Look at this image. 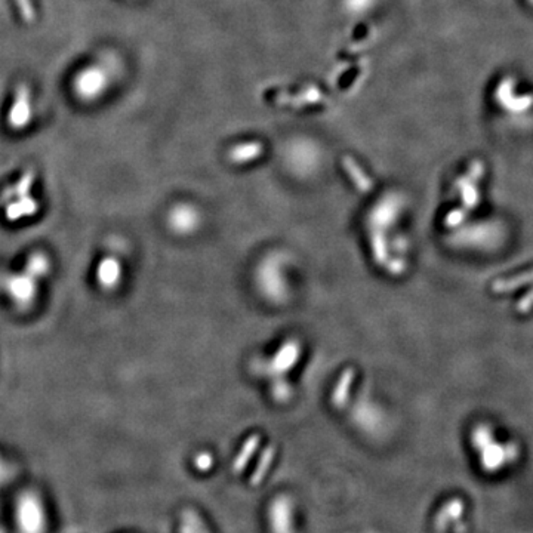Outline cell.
<instances>
[{"mask_svg":"<svg viewBox=\"0 0 533 533\" xmlns=\"http://www.w3.org/2000/svg\"><path fill=\"white\" fill-rule=\"evenodd\" d=\"M120 272H121L120 262L116 258L109 256V258L102 259V262L98 266V274H96L101 288H104V289L114 288L117 282L120 280Z\"/></svg>","mask_w":533,"mask_h":533,"instance_id":"10","label":"cell"},{"mask_svg":"<svg viewBox=\"0 0 533 533\" xmlns=\"http://www.w3.org/2000/svg\"><path fill=\"white\" fill-rule=\"evenodd\" d=\"M272 533H295L294 532V501L280 495L272 501L266 512Z\"/></svg>","mask_w":533,"mask_h":533,"instance_id":"7","label":"cell"},{"mask_svg":"<svg viewBox=\"0 0 533 533\" xmlns=\"http://www.w3.org/2000/svg\"><path fill=\"white\" fill-rule=\"evenodd\" d=\"M356 378V371L353 367H348L341 374L339 381L334 389V396H332V403L335 407L341 409L347 403L348 396H350V387Z\"/></svg>","mask_w":533,"mask_h":533,"instance_id":"14","label":"cell"},{"mask_svg":"<svg viewBox=\"0 0 533 533\" xmlns=\"http://www.w3.org/2000/svg\"><path fill=\"white\" fill-rule=\"evenodd\" d=\"M33 184V174L27 172L26 175L21 176L14 187H11V194L18 196L16 201H8L6 204V216L11 221H16L23 216L33 215L36 212L37 204L36 201L30 197L29 190Z\"/></svg>","mask_w":533,"mask_h":533,"instance_id":"6","label":"cell"},{"mask_svg":"<svg viewBox=\"0 0 533 533\" xmlns=\"http://www.w3.org/2000/svg\"><path fill=\"white\" fill-rule=\"evenodd\" d=\"M514 88H516V80L512 77H505L501 80L499 86L497 88V92H495V99L498 104L509 111V113H514V114H520V113H524L527 110L532 109L533 106V95L532 94H526V95H522V96H516L514 94Z\"/></svg>","mask_w":533,"mask_h":533,"instance_id":"8","label":"cell"},{"mask_svg":"<svg viewBox=\"0 0 533 533\" xmlns=\"http://www.w3.org/2000/svg\"><path fill=\"white\" fill-rule=\"evenodd\" d=\"M467 215H468V212L464 208H458V209L450 211L444 218V225L449 229H455L465 221Z\"/></svg>","mask_w":533,"mask_h":533,"instance_id":"22","label":"cell"},{"mask_svg":"<svg viewBox=\"0 0 533 533\" xmlns=\"http://www.w3.org/2000/svg\"><path fill=\"white\" fill-rule=\"evenodd\" d=\"M264 146L261 142H249V144H241L230 150V160L234 163H244L254 160L261 156Z\"/></svg>","mask_w":533,"mask_h":533,"instance_id":"16","label":"cell"},{"mask_svg":"<svg viewBox=\"0 0 533 533\" xmlns=\"http://www.w3.org/2000/svg\"><path fill=\"white\" fill-rule=\"evenodd\" d=\"M342 165H344V169L347 171V174L350 175L352 181L354 182V186L362 191V193H369L372 190V179L369 178L363 169L359 166V163H356L354 159H352L350 156H345L342 159Z\"/></svg>","mask_w":533,"mask_h":533,"instance_id":"12","label":"cell"},{"mask_svg":"<svg viewBox=\"0 0 533 533\" xmlns=\"http://www.w3.org/2000/svg\"><path fill=\"white\" fill-rule=\"evenodd\" d=\"M298 357H299V348H298V350H295L291 356H289V359L288 360H286L279 369H277V372H284V371H288V369H291V366L298 360Z\"/></svg>","mask_w":533,"mask_h":533,"instance_id":"26","label":"cell"},{"mask_svg":"<svg viewBox=\"0 0 533 533\" xmlns=\"http://www.w3.org/2000/svg\"><path fill=\"white\" fill-rule=\"evenodd\" d=\"M179 532L181 533H209L208 527L204 526L203 520L199 517L197 512H194L191 509L186 511L182 514Z\"/></svg>","mask_w":533,"mask_h":533,"instance_id":"18","label":"cell"},{"mask_svg":"<svg viewBox=\"0 0 533 533\" xmlns=\"http://www.w3.org/2000/svg\"><path fill=\"white\" fill-rule=\"evenodd\" d=\"M113 74L114 71H111L106 61L88 66L74 76L73 91L79 99L92 102L109 89Z\"/></svg>","mask_w":533,"mask_h":533,"instance_id":"2","label":"cell"},{"mask_svg":"<svg viewBox=\"0 0 533 533\" xmlns=\"http://www.w3.org/2000/svg\"><path fill=\"white\" fill-rule=\"evenodd\" d=\"M387 269H388L389 273H393V274L399 276V274H402L404 272L406 262H404V259H393L392 262L387 264Z\"/></svg>","mask_w":533,"mask_h":533,"instance_id":"25","label":"cell"},{"mask_svg":"<svg viewBox=\"0 0 533 533\" xmlns=\"http://www.w3.org/2000/svg\"><path fill=\"white\" fill-rule=\"evenodd\" d=\"M274 457H276V447L274 446L265 447V450H264L262 455H261L259 464H258L256 469L254 471V476L251 477V484L252 486H256V484H259L264 480V477L266 474V471L270 469V467H272V464L274 461Z\"/></svg>","mask_w":533,"mask_h":533,"instance_id":"17","label":"cell"},{"mask_svg":"<svg viewBox=\"0 0 533 533\" xmlns=\"http://www.w3.org/2000/svg\"><path fill=\"white\" fill-rule=\"evenodd\" d=\"M533 309V289H530L523 298L519 299V302L516 304V310L522 314H526L529 313L530 310Z\"/></svg>","mask_w":533,"mask_h":533,"instance_id":"24","label":"cell"},{"mask_svg":"<svg viewBox=\"0 0 533 533\" xmlns=\"http://www.w3.org/2000/svg\"><path fill=\"white\" fill-rule=\"evenodd\" d=\"M298 348H299L298 342H289V344L283 345V347L280 348V352L276 354V359H274V363H273L274 371H277V369H279V367H280L286 360L289 359V356H291L295 350H298Z\"/></svg>","mask_w":533,"mask_h":533,"instance_id":"20","label":"cell"},{"mask_svg":"<svg viewBox=\"0 0 533 533\" xmlns=\"http://www.w3.org/2000/svg\"><path fill=\"white\" fill-rule=\"evenodd\" d=\"M461 514H464V504L459 499L449 501L443 505L440 512H437L434 519L436 529L444 532L450 523H455V520L461 517Z\"/></svg>","mask_w":533,"mask_h":533,"instance_id":"11","label":"cell"},{"mask_svg":"<svg viewBox=\"0 0 533 533\" xmlns=\"http://www.w3.org/2000/svg\"><path fill=\"white\" fill-rule=\"evenodd\" d=\"M48 272V261L44 255H34L29 264L26 272L18 276H11L5 284L9 297L18 305H27L33 301L36 295L37 279Z\"/></svg>","mask_w":533,"mask_h":533,"instance_id":"3","label":"cell"},{"mask_svg":"<svg viewBox=\"0 0 533 533\" xmlns=\"http://www.w3.org/2000/svg\"><path fill=\"white\" fill-rule=\"evenodd\" d=\"M259 443H261V437H259L258 434L251 436L248 440H246V442L243 443V446H241V449H240L239 455H237V457L234 458V461H233V473H234V474H240L241 471H243L246 467H248L251 458H252V457L255 455V452H256V449H258Z\"/></svg>","mask_w":533,"mask_h":533,"instance_id":"15","label":"cell"},{"mask_svg":"<svg viewBox=\"0 0 533 533\" xmlns=\"http://www.w3.org/2000/svg\"><path fill=\"white\" fill-rule=\"evenodd\" d=\"M527 284H533V270L522 273L519 276L497 280L494 284H492V291H494L495 294H508V292H514Z\"/></svg>","mask_w":533,"mask_h":533,"instance_id":"13","label":"cell"},{"mask_svg":"<svg viewBox=\"0 0 533 533\" xmlns=\"http://www.w3.org/2000/svg\"><path fill=\"white\" fill-rule=\"evenodd\" d=\"M484 175V163L482 160L471 161V165L465 175L459 176L455 182V191L462 200V208L468 211H474L480 204V190L479 182Z\"/></svg>","mask_w":533,"mask_h":533,"instance_id":"4","label":"cell"},{"mask_svg":"<svg viewBox=\"0 0 533 533\" xmlns=\"http://www.w3.org/2000/svg\"><path fill=\"white\" fill-rule=\"evenodd\" d=\"M18 524L23 533H44L45 530V509L42 502L33 494H26L18 502L16 509Z\"/></svg>","mask_w":533,"mask_h":533,"instance_id":"5","label":"cell"},{"mask_svg":"<svg viewBox=\"0 0 533 533\" xmlns=\"http://www.w3.org/2000/svg\"><path fill=\"white\" fill-rule=\"evenodd\" d=\"M529 2H530V5H533V0H529Z\"/></svg>","mask_w":533,"mask_h":533,"instance_id":"28","label":"cell"},{"mask_svg":"<svg viewBox=\"0 0 533 533\" xmlns=\"http://www.w3.org/2000/svg\"><path fill=\"white\" fill-rule=\"evenodd\" d=\"M15 5H16L18 12H19V15H21L24 21L31 23L33 19L36 18V11H34L31 0H15Z\"/></svg>","mask_w":533,"mask_h":533,"instance_id":"21","label":"cell"},{"mask_svg":"<svg viewBox=\"0 0 533 533\" xmlns=\"http://www.w3.org/2000/svg\"><path fill=\"white\" fill-rule=\"evenodd\" d=\"M194 465H196V468H197L199 471H208V469H211L212 465H214V458H212V455L208 454V452H201V454H199V455L196 457V459H194Z\"/></svg>","mask_w":533,"mask_h":533,"instance_id":"23","label":"cell"},{"mask_svg":"<svg viewBox=\"0 0 533 533\" xmlns=\"http://www.w3.org/2000/svg\"><path fill=\"white\" fill-rule=\"evenodd\" d=\"M372 249H374V256L377 264L385 265L388 261V248H387V241L381 234H372Z\"/></svg>","mask_w":533,"mask_h":533,"instance_id":"19","label":"cell"},{"mask_svg":"<svg viewBox=\"0 0 533 533\" xmlns=\"http://www.w3.org/2000/svg\"><path fill=\"white\" fill-rule=\"evenodd\" d=\"M471 444L479 452L480 465L487 473H497L514 462L520 450L514 442L499 443L494 428L487 424H479L471 432Z\"/></svg>","mask_w":533,"mask_h":533,"instance_id":"1","label":"cell"},{"mask_svg":"<svg viewBox=\"0 0 533 533\" xmlns=\"http://www.w3.org/2000/svg\"><path fill=\"white\" fill-rule=\"evenodd\" d=\"M402 241H403V237H399V239H396V241H394L396 251H399V252H406V244H404V243L402 244Z\"/></svg>","mask_w":533,"mask_h":533,"instance_id":"27","label":"cell"},{"mask_svg":"<svg viewBox=\"0 0 533 533\" xmlns=\"http://www.w3.org/2000/svg\"><path fill=\"white\" fill-rule=\"evenodd\" d=\"M31 116H33L31 92L26 85H21V86H18L15 92L12 107L8 113V125L15 131L24 129L30 125Z\"/></svg>","mask_w":533,"mask_h":533,"instance_id":"9","label":"cell"}]
</instances>
